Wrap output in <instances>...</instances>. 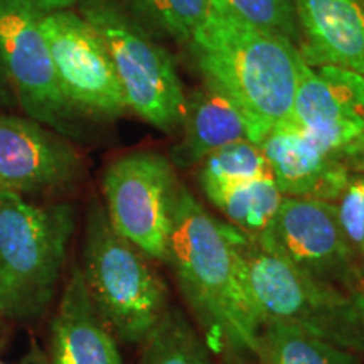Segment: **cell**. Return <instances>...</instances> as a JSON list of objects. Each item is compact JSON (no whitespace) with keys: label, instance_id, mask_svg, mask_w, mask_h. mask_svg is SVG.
Wrapping results in <instances>:
<instances>
[{"label":"cell","instance_id":"obj_1","mask_svg":"<svg viewBox=\"0 0 364 364\" xmlns=\"http://www.w3.org/2000/svg\"><path fill=\"white\" fill-rule=\"evenodd\" d=\"M166 265L213 356L255 361L262 324L241 284L228 221L211 215L182 182Z\"/></svg>","mask_w":364,"mask_h":364},{"label":"cell","instance_id":"obj_2","mask_svg":"<svg viewBox=\"0 0 364 364\" xmlns=\"http://www.w3.org/2000/svg\"><path fill=\"white\" fill-rule=\"evenodd\" d=\"M204 83L225 93L247 122L250 142L292 120L300 53L289 41L262 33L211 0L188 44Z\"/></svg>","mask_w":364,"mask_h":364},{"label":"cell","instance_id":"obj_3","mask_svg":"<svg viewBox=\"0 0 364 364\" xmlns=\"http://www.w3.org/2000/svg\"><path fill=\"white\" fill-rule=\"evenodd\" d=\"M228 236L260 324L295 327L364 358V326L351 295L299 270L230 223Z\"/></svg>","mask_w":364,"mask_h":364},{"label":"cell","instance_id":"obj_4","mask_svg":"<svg viewBox=\"0 0 364 364\" xmlns=\"http://www.w3.org/2000/svg\"><path fill=\"white\" fill-rule=\"evenodd\" d=\"M75 231L71 204H34L0 189V312L29 321L51 306Z\"/></svg>","mask_w":364,"mask_h":364},{"label":"cell","instance_id":"obj_5","mask_svg":"<svg viewBox=\"0 0 364 364\" xmlns=\"http://www.w3.org/2000/svg\"><path fill=\"white\" fill-rule=\"evenodd\" d=\"M80 268L91 302L115 339L142 344L169 309V290L152 260L118 233L98 201L86 215Z\"/></svg>","mask_w":364,"mask_h":364},{"label":"cell","instance_id":"obj_6","mask_svg":"<svg viewBox=\"0 0 364 364\" xmlns=\"http://www.w3.org/2000/svg\"><path fill=\"white\" fill-rule=\"evenodd\" d=\"M80 14L107 46L129 110L166 134L179 129L186 93L167 49L117 0H80Z\"/></svg>","mask_w":364,"mask_h":364},{"label":"cell","instance_id":"obj_7","mask_svg":"<svg viewBox=\"0 0 364 364\" xmlns=\"http://www.w3.org/2000/svg\"><path fill=\"white\" fill-rule=\"evenodd\" d=\"M46 12L33 0H0V102L68 135L76 113L59 90L41 27Z\"/></svg>","mask_w":364,"mask_h":364},{"label":"cell","instance_id":"obj_8","mask_svg":"<svg viewBox=\"0 0 364 364\" xmlns=\"http://www.w3.org/2000/svg\"><path fill=\"white\" fill-rule=\"evenodd\" d=\"M102 186L112 226L145 257L166 265L181 186L169 157L150 150L125 154L107 167Z\"/></svg>","mask_w":364,"mask_h":364},{"label":"cell","instance_id":"obj_9","mask_svg":"<svg viewBox=\"0 0 364 364\" xmlns=\"http://www.w3.org/2000/svg\"><path fill=\"white\" fill-rule=\"evenodd\" d=\"M41 27L59 90L75 113L105 120L125 115L129 107L112 58L88 21L71 9H56L44 14Z\"/></svg>","mask_w":364,"mask_h":364},{"label":"cell","instance_id":"obj_10","mask_svg":"<svg viewBox=\"0 0 364 364\" xmlns=\"http://www.w3.org/2000/svg\"><path fill=\"white\" fill-rule=\"evenodd\" d=\"M257 240L299 270L349 295L361 275V265L341 230L336 203L284 196Z\"/></svg>","mask_w":364,"mask_h":364},{"label":"cell","instance_id":"obj_11","mask_svg":"<svg viewBox=\"0 0 364 364\" xmlns=\"http://www.w3.org/2000/svg\"><path fill=\"white\" fill-rule=\"evenodd\" d=\"M85 176L68 140L33 118L0 113V189L17 194L61 191Z\"/></svg>","mask_w":364,"mask_h":364},{"label":"cell","instance_id":"obj_12","mask_svg":"<svg viewBox=\"0 0 364 364\" xmlns=\"http://www.w3.org/2000/svg\"><path fill=\"white\" fill-rule=\"evenodd\" d=\"M292 122L343 157L364 134V76L338 66H309L300 56Z\"/></svg>","mask_w":364,"mask_h":364},{"label":"cell","instance_id":"obj_13","mask_svg":"<svg viewBox=\"0 0 364 364\" xmlns=\"http://www.w3.org/2000/svg\"><path fill=\"white\" fill-rule=\"evenodd\" d=\"M260 149L285 198L336 203L353 174L343 157L321 147L292 120L277 125Z\"/></svg>","mask_w":364,"mask_h":364},{"label":"cell","instance_id":"obj_14","mask_svg":"<svg viewBox=\"0 0 364 364\" xmlns=\"http://www.w3.org/2000/svg\"><path fill=\"white\" fill-rule=\"evenodd\" d=\"M299 53L309 66H338L364 76L361 0H294Z\"/></svg>","mask_w":364,"mask_h":364},{"label":"cell","instance_id":"obj_15","mask_svg":"<svg viewBox=\"0 0 364 364\" xmlns=\"http://www.w3.org/2000/svg\"><path fill=\"white\" fill-rule=\"evenodd\" d=\"M48 364H124L115 336L91 302L75 265L51 322Z\"/></svg>","mask_w":364,"mask_h":364},{"label":"cell","instance_id":"obj_16","mask_svg":"<svg viewBox=\"0 0 364 364\" xmlns=\"http://www.w3.org/2000/svg\"><path fill=\"white\" fill-rule=\"evenodd\" d=\"M181 139L169 161L176 169L198 167L209 154L240 140H250L247 122L225 93L204 83L186 97Z\"/></svg>","mask_w":364,"mask_h":364},{"label":"cell","instance_id":"obj_17","mask_svg":"<svg viewBox=\"0 0 364 364\" xmlns=\"http://www.w3.org/2000/svg\"><path fill=\"white\" fill-rule=\"evenodd\" d=\"M363 356L295 327L262 324L257 364H363Z\"/></svg>","mask_w":364,"mask_h":364},{"label":"cell","instance_id":"obj_18","mask_svg":"<svg viewBox=\"0 0 364 364\" xmlns=\"http://www.w3.org/2000/svg\"><path fill=\"white\" fill-rule=\"evenodd\" d=\"M140 364H213V353L186 312L169 306L142 343Z\"/></svg>","mask_w":364,"mask_h":364},{"label":"cell","instance_id":"obj_19","mask_svg":"<svg viewBox=\"0 0 364 364\" xmlns=\"http://www.w3.org/2000/svg\"><path fill=\"white\" fill-rule=\"evenodd\" d=\"M282 199L284 194L277 188L273 177L265 176L223 191L209 203L220 209L230 225L245 235L258 238L277 215Z\"/></svg>","mask_w":364,"mask_h":364},{"label":"cell","instance_id":"obj_20","mask_svg":"<svg viewBox=\"0 0 364 364\" xmlns=\"http://www.w3.org/2000/svg\"><path fill=\"white\" fill-rule=\"evenodd\" d=\"M272 176L260 145L240 140L215 150L198 166V184L208 201L241 182Z\"/></svg>","mask_w":364,"mask_h":364},{"label":"cell","instance_id":"obj_21","mask_svg":"<svg viewBox=\"0 0 364 364\" xmlns=\"http://www.w3.org/2000/svg\"><path fill=\"white\" fill-rule=\"evenodd\" d=\"M122 7L150 34L188 46L206 19L211 0H120Z\"/></svg>","mask_w":364,"mask_h":364},{"label":"cell","instance_id":"obj_22","mask_svg":"<svg viewBox=\"0 0 364 364\" xmlns=\"http://www.w3.org/2000/svg\"><path fill=\"white\" fill-rule=\"evenodd\" d=\"M233 16L262 33L300 46V27L294 0H218Z\"/></svg>","mask_w":364,"mask_h":364},{"label":"cell","instance_id":"obj_23","mask_svg":"<svg viewBox=\"0 0 364 364\" xmlns=\"http://www.w3.org/2000/svg\"><path fill=\"white\" fill-rule=\"evenodd\" d=\"M344 238L364 267V174L353 172L343 194L336 201Z\"/></svg>","mask_w":364,"mask_h":364},{"label":"cell","instance_id":"obj_24","mask_svg":"<svg viewBox=\"0 0 364 364\" xmlns=\"http://www.w3.org/2000/svg\"><path fill=\"white\" fill-rule=\"evenodd\" d=\"M343 159L349 166L351 172L364 174V134L359 136L356 142H353L344 150Z\"/></svg>","mask_w":364,"mask_h":364},{"label":"cell","instance_id":"obj_25","mask_svg":"<svg viewBox=\"0 0 364 364\" xmlns=\"http://www.w3.org/2000/svg\"><path fill=\"white\" fill-rule=\"evenodd\" d=\"M351 297L354 299V302H356L359 316H361V321L364 326V267H361V275H359L356 287L353 289Z\"/></svg>","mask_w":364,"mask_h":364},{"label":"cell","instance_id":"obj_26","mask_svg":"<svg viewBox=\"0 0 364 364\" xmlns=\"http://www.w3.org/2000/svg\"><path fill=\"white\" fill-rule=\"evenodd\" d=\"M48 11H56V9H70L76 0H33Z\"/></svg>","mask_w":364,"mask_h":364},{"label":"cell","instance_id":"obj_27","mask_svg":"<svg viewBox=\"0 0 364 364\" xmlns=\"http://www.w3.org/2000/svg\"><path fill=\"white\" fill-rule=\"evenodd\" d=\"M223 364H257L253 359L248 358H240V356H233V358H225L221 359Z\"/></svg>","mask_w":364,"mask_h":364},{"label":"cell","instance_id":"obj_28","mask_svg":"<svg viewBox=\"0 0 364 364\" xmlns=\"http://www.w3.org/2000/svg\"><path fill=\"white\" fill-rule=\"evenodd\" d=\"M0 364H12V363H4V361H0Z\"/></svg>","mask_w":364,"mask_h":364},{"label":"cell","instance_id":"obj_29","mask_svg":"<svg viewBox=\"0 0 364 364\" xmlns=\"http://www.w3.org/2000/svg\"><path fill=\"white\" fill-rule=\"evenodd\" d=\"M361 2H363V4H364V0H361Z\"/></svg>","mask_w":364,"mask_h":364}]
</instances>
